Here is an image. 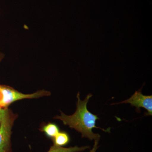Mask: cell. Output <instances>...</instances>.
<instances>
[{
  "label": "cell",
  "mask_w": 152,
  "mask_h": 152,
  "mask_svg": "<svg viewBox=\"0 0 152 152\" xmlns=\"http://www.w3.org/2000/svg\"><path fill=\"white\" fill-rule=\"evenodd\" d=\"M92 96L91 94H89L84 100L82 101L80 99V93H78L77 109L75 113L67 115L61 112V115L56 116L55 119L61 120L64 125L69 126L70 128L75 129L78 132L81 133L82 137H86L91 140H99L100 135L93 133V129H100L106 132H110V129L105 130L96 126V121L99 119V117L89 111L87 107L89 100Z\"/></svg>",
  "instance_id": "cell-1"
},
{
  "label": "cell",
  "mask_w": 152,
  "mask_h": 152,
  "mask_svg": "<svg viewBox=\"0 0 152 152\" xmlns=\"http://www.w3.org/2000/svg\"><path fill=\"white\" fill-rule=\"evenodd\" d=\"M50 95L48 91L42 90L30 94H25L19 92L12 87L0 85V108L8 107L11 104L23 99H37Z\"/></svg>",
  "instance_id": "cell-2"
},
{
  "label": "cell",
  "mask_w": 152,
  "mask_h": 152,
  "mask_svg": "<svg viewBox=\"0 0 152 152\" xmlns=\"http://www.w3.org/2000/svg\"><path fill=\"white\" fill-rule=\"evenodd\" d=\"M17 118V115L8 108L3 110L2 118L0 123V152H12V129Z\"/></svg>",
  "instance_id": "cell-3"
},
{
  "label": "cell",
  "mask_w": 152,
  "mask_h": 152,
  "mask_svg": "<svg viewBox=\"0 0 152 152\" xmlns=\"http://www.w3.org/2000/svg\"><path fill=\"white\" fill-rule=\"evenodd\" d=\"M122 103L130 104L131 106L136 107L139 110L140 108H143L148 111L147 115H152V96H145L140 90L136 91L129 99L114 104Z\"/></svg>",
  "instance_id": "cell-4"
},
{
  "label": "cell",
  "mask_w": 152,
  "mask_h": 152,
  "mask_svg": "<svg viewBox=\"0 0 152 152\" xmlns=\"http://www.w3.org/2000/svg\"><path fill=\"white\" fill-rule=\"evenodd\" d=\"M89 148L90 147L89 146L81 147H78L76 146L74 147L65 148L58 146L54 144L53 145L50 147L48 152H79L83 151Z\"/></svg>",
  "instance_id": "cell-5"
},
{
  "label": "cell",
  "mask_w": 152,
  "mask_h": 152,
  "mask_svg": "<svg viewBox=\"0 0 152 152\" xmlns=\"http://www.w3.org/2000/svg\"><path fill=\"white\" fill-rule=\"evenodd\" d=\"M53 139V140L54 144L60 147L66 145L70 140L69 135L65 132H59Z\"/></svg>",
  "instance_id": "cell-6"
},
{
  "label": "cell",
  "mask_w": 152,
  "mask_h": 152,
  "mask_svg": "<svg viewBox=\"0 0 152 152\" xmlns=\"http://www.w3.org/2000/svg\"><path fill=\"white\" fill-rule=\"evenodd\" d=\"M42 131L49 137L53 138L59 132V129L56 125L53 124H49L44 126Z\"/></svg>",
  "instance_id": "cell-7"
},
{
  "label": "cell",
  "mask_w": 152,
  "mask_h": 152,
  "mask_svg": "<svg viewBox=\"0 0 152 152\" xmlns=\"http://www.w3.org/2000/svg\"><path fill=\"white\" fill-rule=\"evenodd\" d=\"M99 140H95L94 145L92 149L90 151V152H96V150H97L99 146H98V143H99Z\"/></svg>",
  "instance_id": "cell-8"
},
{
  "label": "cell",
  "mask_w": 152,
  "mask_h": 152,
  "mask_svg": "<svg viewBox=\"0 0 152 152\" xmlns=\"http://www.w3.org/2000/svg\"><path fill=\"white\" fill-rule=\"evenodd\" d=\"M4 54L3 53H1V52H0V63H1V62L2 61V60L4 59Z\"/></svg>",
  "instance_id": "cell-9"
},
{
  "label": "cell",
  "mask_w": 152,
  "mask_h": 152,
  "mask_svg": "<svg viewBox=\"0 0 152 152\" xmlns=\"http://www.w3.org/2000/svg\"><path fill=\"white\" fill-rule=\"evenodd\" d=\"M3 110H4V109L0 108V123L1 122L2 118Z\"/></svg>",
  "instance_id": "cell-10"
},
{
  "label": "cell",
  "mask_w": 152,
  "mask_h": 152,
  "mask_svg": "<svg viewBox=\"0 0 152 152\" xmlns=\"http://www.w3.org/2000/svg\"><path fill=\"white\" fill-rule=\"evenodd\" d=\"M0 13H1V12H0Z\"/></svg>",
  "instance_id": "cell-11"
}]
</instances>
